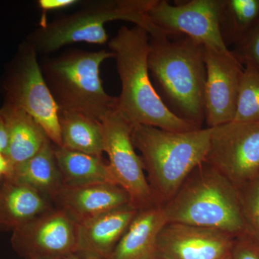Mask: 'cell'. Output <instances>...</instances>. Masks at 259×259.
I'll return each instance as SVG.
<instances>
[{"instance_id": "1", "label": "cell", "mask_w": 259, "mask_h": 259, "mask_svg": "<svg viewBox=\"0 0 259 259\" xmlns=\"http://www.w3.org/2000/svg\"><path fill=\"white\" fill-rule=\"evenodd\" d=\"M150 35L148 65L153 85L169 111L202 128L206 68L204 46L186 36Z\"/></svg>"}, {"instance_id": "2", "label": "cell", "mask_w": 259, "mask_h": 259, "mask_svg": "<svg viewBox=\"0 0 259 259\" xmlns=\"http://www.w3.org/2000/svg\"><path fill=\"white\" fill-rule=\"evenodd\" d=\"M108 47L115 55L121 81L117 109L133 125L173 132L199 129L172 114L156 93L150 79V35L145 29L136 25L122 27Z\"/></svg>"}, {"instance_id": "3", "label": "cell", "mask_w": 259, "mask_h": 259, "mask_svg": "<svg viewBox=\"0 0 259 259\" xmlns=\"http://www.w3.org/2000/svg\"><path fill=\"white\" fill-rule=\"evenodd\" d=\"M212 129L173 132L141 125L133 127V144L141 153L145 172L156 204L174 197L196 167L205 162Z\"/></svg>"}, {"instance_id": "4", "label": "cell", "mask_w": 259, "mask_h": 259, "mask_svg": "<svg viewBox=\"0 0 259 259\" xmlns=\"http://www.w3.org/2000/svg\"><path fill=\"white\" fill-rule=\"evenodd\" d=\"M161 207L167 223L212 228L234 237L248 233L238 189L207 162L196 167Z\"/></svg>"}, {"instance_id": "5", "label": "cell", "mask_w": 259, "mask_h": 259, "mask_svg": "<svg viewBox=\"0 0 259 259\" xmlns=\"http://www.w3.org/2000/svg\"><path fill=\"white\" fill-rule=\"evenodd\" d=\"M115 57L111 51L71 49L44 63L42 74L59 110L101 121L117 109V97L105 92L100 79L102 63Z\"/></svg>"}, {"instance_id": "6", "label": "cell", "mask_w": 259, "mask_h": 259, "mask_svg": "<svg viewBox=\"0 0 259 259\" xmlns=\"http://www.w3.org/2000/svg\"><path fill=\"white\" fill-rule=\"evenodd\" d=\"M154 0H103L87 3L73 14L40 26L30 44L37 53L49 54L76 42L102 45L108 41L105 24L123 20L145 29L150 35L161 32L150 22L148 13Z\"/></svg>"}, {"instance_id": "7", "label": "cell", "mask_w": 259, "mask_h": 259, "mask_svg": "<svg viewBox=\"0 0 259 259\" xmlns=\"http://www.w3.org/2000/svg\"><path fill=\"white\" fill-rule=\"evenodd\" d=\"M30 42L19 49L5 83V105L31 116L57 147L62 146L59 107L51 94Z\"/></svg>"}, {"instance_id": "8", "label": "cell", "mask_w": 259, "mask_h": 259, "mask_svg": "<svg viewBox=\"0 0 259 259\" xmlns=\"http://www.w3.org/2000/svg\"><path fill=\"white\" fill-rule=\"evenodd\" d=\"M104 140V153L114 180L128 194L131 204L138 210L156 205L144 163L133 144L134 125L117 109L100 121Z\"/></svg>"}, {"instance_id": "9", "label": "cell", "mask_w": 259, "mask_h": 259, "mask_svg": "<svg viewBox=\"0 0 259 259\" xmlns=\"http://www.w3.org/2000/svg\"><path fill=\"white\" fill-rule=\"evenodd\" d=\"M221 0H190L171 5L154 0L150 22L170 37L186 36L213 50L228 52L220 30Z\"/></svg>"}, {"instance_id": "10", "label": "cell", "mask_w": 259, "mask_h": 259, "mask_svg": "<svg viewBox=\"0 0 259 259\" xmlns=\"http://www.w3.org/2000/svg\"><path fill=\"white\" fill-rule=\"evenodd\" d=\"M205 162L237 189L259 175V122L213 127Z\"/></svg>"}, {"instance_id": "11", "label": "cell", "mask_w": 259, "mask_h": 259, "mask_svg": "<svg viewBox=\"0 0 259 259\" xmlns=\"http://www.w3.org/2000/svg\"><path fill=\"white\" fill-rule=\"evenodd\" d=\"M78 224L54 206L12 232V248L24 259H66L76 253Z\"/></svg>"}, {"instance_id": "12", "label": "cell", "mask_w": 259, "mask_h": 259, "mask_svg": "<svg viewBox=\"0 0 259 259\" xmlns=\"http://www.w3.org/2000/svg\"><path fill=\"white\" fill-rule=\"evenodd\" d=\"M206 68L204 115L207 127L232 122L236 115L244 67L233 51L204 47Z\"/></svg>"}, {"instance_id": "13", "label": "cell", "mask_w": 259, "mask_h": 259, "mask_svg": "<svg viewBox=\"0 0 259 259\" xmlns=\"http://www.w3.org/2000/svg\"><path fill=\"white\" fill-rule=\"evenodd\" d=\"M235 237L226 232L168 223L157 239V259H225Z\"/></svg>"}, {"instance_id": "14", "label": "cell", "mask_w": 259, "mask_h": 259, "mask_svg": "<svg viewBox=\"0 0 259 259\" xmlns=\"http://www.w3.org/2000/svg\"><path fill=\"white\" fill-rule=\"evenodd\" d=\"M131 204L128 194L111 183L63 187L54 205L64 209L78 225Z\"/></svg>"}, {"instance_id": "15", "label": "cell", "mask_w": 259, "mask_h": 259, "mask_svg": "<svg viewBox=\"0 0 259 259\" xmlns=\"http://www.w3.org/2000/svg\"><path fill=\"white\" fill-rule=\"evenodd\" d=\"M138 211L128 204L78 225L76 253L108 258Z\"/></svg>"}, {"instance_id": "16", "label": "cell", "mask_w": 259, "mask_h": 259, "mask_svg": "<svg viewBox=\"0 0 259 259\" xmlns=\"http://www.w3.org/2000/svg\"><path fill=\"white\" fill-rule=\"evenodd\" d=\"M166 223L161 205L140 209L107 259H157L158 233Z\"/></svg>"}, {"instance_id": "17", "label": "cell", "mask_w": 259, "mask_h": 259, "mask_svg": "<svg viewBox=\"0 0 259 259\" xmlns=\"http://www.w3.org/2000/svg\"><path fill=\"white\" fill-rule=\"evenodd\" d=\"M8 135L5 156L12 168L28 161L50 141L40 125L27 112L4 105L0 109Z\"/></svg>"}, {"instance_id": "18", "label": "cell", "mask_w": 259, "mask_h": 259, "mask_svg": "<svg viewBox=\"0 0 259 259\" xmlns=\"http://www.w3.org/2000/svg\"><path fill=\"white\" fill-rule=\"evenodd\" d=\"M54 207L36 191L7 177L0 187V231H14Z\"/></svg>"}, {"instance_id": "19", "label": "cell", "mask_w": 259, "mask_h": 259, "mask_svg": "<svg viewBox=\"0 0 259 259\" xmlns=\"http://www.w3.org/2000/svg\"><path fill=\"white\" fill-rule=\"evenodd\" d=\"M8 178L36 191L54 204L64 187L56 161L55 145L49 141L35 156L14 167Z\"/></svg>"}, {"instance_id": "20", "label": "cell", "mask_w": 259, "mask_h": 259, "mask_svg": "<svg viewBox=\"0 0 259 259\" xmlns=\"http://www.w3.org/2000/svg\"><path fill=\"white\" fill-rule=\"evenodd\" d=\"M55 155L65 187L103 183L117 185L108 163L104 161L103 157L56 146Z\"/></svg>"}, {"instance_id": "21", "label": "cell", "mask_w": 259, "mask_h": 259, "mask_svg": "<svg viewBox=\"0 0 259 259\" xmlns=\"http://www.w3.org/2000/svg\"><path fill=\"white\" fill-rule=\"evenodd\" d=\"M59 122L61 147L102 157L104 140L100 121L76 112L59 110Z\"/></svg>"}, {"instance_id": "22", "label": "cell", "mask_w": 259, "mask_h": 259, "mask_svg": "<svg viewBox=\"0 0 259 259\" xmlns=\"http://www.w3.org/2000/svg\"><path fill=\"white\" fill-rule=\"evenodd\" d=\"M219 23L227 47L240 45L259 23V0H221Z\"/></svg>"}, {"instance_id": "23", "label": "cell", "mask_w": 259, "mask_h": 259, "mask_svg": "<svg viewBox=\"0 0 259 259\" xmlns=\"http://www.w3.org/2000/svg\"><path fill=\"white\" fill-rule=\"evenodd\" d=\"M232 122H259V73L250 66L244 67L236 115Z\"/></svg>"}, {"instance_id": "24", "label": "cell", "mask_w": 259, "mask_h": 259, "mask_svg": "<svg viewBox=\"0 0 259 259\" xmlns=\"http://www.w3.org/2000/svg\"><path fill=\"white\" fill-rule=\"evenodd\" d=\"M238 191L248 233L259 243V175Z\"/></svg>"}, {"instance_id": "25", "label": "cell", "mask_w": 259, "mask_h": 259, "mask_svg": "<svg viewBox=\"0 0 259 259\" xmlns=\"http://www.w3.org/2000/svg\"><path fill=\"white\" fill-rule=\"evenodd\" d=\"M240 62L253 68L259 73V23L244 40L238 45V51H233Z\"/></svg>"}, {"instance_id": "26", "label": "cell", "mask_w": 259, "mask_h": 259, "mask_svg": "<svg viewBox=\"0 0 259 259\" xmlns=\"http://www.w3.org/2000/svg\"><path fill=\"white\" fill-rule=\"evenodd\" d=\"M231 259H259V243L249 233L235 237L231 250Z\"/></svg>"}, {"instance_id": "27", "label": "cell", "mask_w": 259, "mask_h": 259, "mask_svg": "<svg viewBox=\"0 0 259 259\" xmlns=\"http://www.w3.org/2000/svg\"><path fill=\"white\" fill-rule=\"evenodd\" d=\"M78 3L76 0H40L38 5L45 15L48 12L69 8Z\"/></svg>"}, {"instance_id": "28", "label": "cell", "mask_w": 259, "mask_h": 259, "mask_svg": "<svg viewBox=\"0 0 259 259\" xmlns=\"http://www.w3.org/2000/svg\"><path fill=\"white\" fill-rule=\"evenodd\" d=\"M8 147V135L3 119L0 117V153L5 154Z\"/></svg>"}, {"instance_id": "29", "label": "cell", "mask_w": 259, "mask_h": 259, "mask_svg": "<svg viewBox=\"0 0 259 259\" xmlns=\"http://www.w3.org/2000/svg\"><path fill=\"white\" fill-rule=\"evenodd\" d=\"M66 259H102L99 258H95V257L90 256H83V255L78 254V253H73V254L70 255Z\"/></svg>"}, {"instance_id": "30", "label": "cell", "mask_w": 259, "mask_h": 259, "mask_svg": "<svg viewBox=\"0 0 259 259\" xmlns=\"http://www.w3.org/2000/svg\"><path fill=\"white\" fill-rule=\"evenodd\" d=\"M7 177H8L5 176V175L0 172V187H1L2 184L3 183V182H4V180Z\"/></svg>"}, {"instance_id": "31", "label": "cell", "mask_w": 259, "mask_h": 259, "mask_svg": "<svg viewBox=\"0 0 259 259\" xmlns=\"http://www.w3.org/2000/svg\"><path fill=\"white\" fill-rule=\"evenodd\" d=\"M225 259H231V254L228 255V256H227L226 258H225Z\"/></svg>"}]
</instances>
